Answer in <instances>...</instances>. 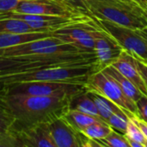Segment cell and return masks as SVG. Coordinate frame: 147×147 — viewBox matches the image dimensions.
<instances>
[{"label":"cell","instance_id":"cell-35","mask_svg":"<svg viewBox=\"0 0 147 147\" xmlns=\"http://www.w3.org/2000/svg\"><path fill=\"white\" fill-rule=\"evenodd\" d=\"M129 143V146L130 147H143V146L136 141H133V140H127Z\"/></svg>","mask_w":147,"mask_h":147},{"label":"cell","instance_id":"cell-18","mask_svg":"<svg viewBox=\"0 0 147 147\" xmlns=\"http://www.w3.org/2000/svg\"><path fill=\"white\" fill-rule=\"evenodd\" d=\"M104 71H106L109 75H110L121 86L122 91L125 93L127 96H128L131 100L134 102H137L143 94L140 92V90L127 78H125L121 73H120L114 66L109 65L106 68L102 69Z\"/></svg>","mask_w":147,"mask_h":147},{"label":"cell","instance_id":"cell-17","mask_svg":"<svg viewBox=\"0 0 147 147\" xmlns=\"http://www.w3.org/2000/svg\"><path fill=\"white\" fill-rule=\"evenodd\" d=\"M69 109L77 110L92 116L99 117L96 103L86 90L76 94L70 99Z\"/></svg>","mask_w":147,"mask_h":147},{"label":"cell","instance_id":"cell-5","mask_svg":"<svg viewBox=\"0 0 147 147\" xmlns=\"http://www.w3.org/2000/svg\"><path fill=\"white\" fill-rule=\"evenodd\" d=\"M104 32L105 30L99 24L97 18L89 15L52 32L51 35L79 49L95 52L96 40Z\"/></svg>","mask_w":147,"mask_h":147},{"label":"cell","instance_id":"cell-21","mask_svg":"<svg viewBox=\"0 0 147 147\" xmlns=\"http://www.w3.org/2000/svg\"><path fill=\"white\" fill-rule=\"evenodd\" d=\"M34 32L24 21L10 17L4 16L0 17V33H32Z\"/></svg>","mask_w":147,"mask_h":147},{"label":"cell","instance_id":"cell-1","mask_svg":"<svg viewBox=\"0 0 147 147\" xmlns=\"http://www.w3.org/2000/svg\"><path fill=\"white\" fill-rule=\"evenodd\" d=\"M0 98L16 119L14 129L50 123L69 109L70 97L3 95Z\"/></svg>","mask_w":147,"mask_h":147},{"label":"cell","instance_id":"cell-11","mask_svg":"<svg viewBox=\"0 0 147 147\" xmlns=\"http://www.w3.org/2000/svg\"><path fill=\"white\" fill-rule=\"evenodd\" d=\"M90 14H85L79 16L65 17L58 16L35 15V14H21L9 12V16L24 21L34 32L52 33L60 28L65 27L78 20L84 18Z\"/></svg>","mask_w":147,"mask_h":147},{"label":"cell","instance_id":"cell-9","mask_svg":"<svg viewBox=\"0 0 147 147\" xmlns=\"http://www.w3.org/2000/svg\"><path fill=\"white\" fill-rule=\"evenodd\" d=\"M97 18V17H96ZM101 27L123 48L147 63V44L136 29L127 28L107 20L97 18Z\"/></svg>","mask_w":147,"mask_h":147},{"label":"cell","instance_id":"cell-13","mask_svg":"<svg viewBox=\"0 0 147 147\" xmlns=\"http://www.w3.org/2000/svg\"><path fill=\"white\" fill-rule=\"evenodd\" d=\"M124 48L106 31L95 42L94 51L100 70L111 65L123 52Z\"/></svg>","mask_w":147,"mask_h":147},{"label":"cell","instance_id":"cell-33","mask_svg":"<svg viewBox=\"0 0 147 147\" xmlns=\"http://www.w3.org/2000/svg\"><path fill=\"white\" fill-rule=\"evenodd\" d=\"M137 30V32L145 39V40H146V42L147 44V26L146 28H141V29H136Z\"/></svg>","mask_w":147,"mask_h":147},{"label":"cell","instance_id":"cell-6","mask_svg":"<svg viewBox=\"0 0 147 147\" xmlns=\"http://www.w3.org/2000/svg\"><path fill=\"white\" fill-rule=\"evenodd\" d=\"M84 90L85 88L83 84L53 81H30L0 85V94L3 95L59 96L70 98Z\"/></svg>","mask_w":147,"mask_h":147},{"label":"cell","instance_id":"cell-36","mask_svg":"<svg viewBox=\"0 0 147 147\" xmlns=\"http://www.w3.org/2000/svg\"><path fill=\"white\" fill-rule=\"evenodd\" d=\"M9 13H4V12H0V17H4V16H8Z\"/></svg>","mask_w":147,"mask_h":147},{"label":"cell","instance_id":"cell-24","mask_svg":"<svg viewBox=\"0 0 147 147\" xmlns=\"http://www.w3.org/2000/svg\"><path fill=\"white\" fill-rule=\"evenodd\" d=\"M16 119L0 98V134L14 129Z\"/></svg>","mask_w":147,"mask_h":147},{"label":"cell","instance_id":"cell-37","mask_svg":"<svg viewBox=\"0 0 147 147\" xmlns=\"http://www.w3.org/2000/svg\"><path fill=\"white\" fill-rule=\"evenodd\" d=\"M139 3H147V0H136Z\"/></svg>","mask_w":147,"mask_h":147},{"label":"cell","instance_id":"cell-26","mask_svg":"<svg viewBox=\"0 0 147 147\" xmlns=\"http://www.w3.org/2000/svg\"><path fill=\"white\" fill-rule=\"evenodd\" d=\"M101 141L105 145L106 147H130L125 135L118 134L114 129H112L109 135Z\"/></svg>","mask_w":147,"mask_h":147},{"label":"cell","instance_id":"cell-4","mask_svg":"<svg viewBox=\"0 0 147 147\" xmlns=\"http://www.w3.org/2000/svg\"><path fill=\"white\" fill-rule=\"evenodd\" d=\"M86 10L97 18L133 29H141L147 26L141 6L136 0L97 1L87 5Z\"/></svg>","mask_w":147,"mask_h":147},{"label":"cell","instance_id":"cell-34","mask_svg":"<svg viewBox=\"0 0 147 147\" xmlns=\"http://www.w3.org/2000/svg\"><path fill=\"white\" fill-rule=\"evenodd\" d=\"M138 3H139V2H138ZM140 3V5L141 6L143 14H144L146 19L147 20V3Z\"/></svg>","mask_w":147,"mask_h":147},{"label":"cell","instance_id":"cell-29","mask_svg":"<svg viewBox=\"0 0 147 147\" xmlns=\"http://www.w3.org/2000/svg\"><path fill=\"white\" fill-rule=\"evenodd\" d=\"M22 0H0V12L9 13L13 11Z\"/></svg>","mask_w":147,"mask_h":147},{"label":"cell","instance_id":"cell-32","mask_svg":"<svg viewBox=\"0 0 147 147\" xmlns=\"http://www.w3.org/2000/svg\"><path fill=\"white\" fill-rule=\"evenodd\" d=\"M135 122H136V124L139 126V127L140 128V130L142 131V133H143V134H144V136H145V138H146V140L147 141V122L146 121H143V120H141L140 118H139L137 115H133L132 116H130Z\"/></svg>","mask_w":147,"mask_h":147},{"label":"cell","instance_id":"cell-22","mask_svg":"<svg viewBox=\"0 0 147 147\" xmlns=\"http://www.w3.org/2000/svg\"><path fill=\"white\" fill-rule=\"evenodd\" d=\"M112 128L106 121H97L84 128L81 133L91 140H102L109 135Z\"/></svg>","mask_w":147,"mask_h":147},{"label":"cell","instance_id":"cell-27","mask_svg":"<svg viewBox=\"0 0 147 147\" xmlns=\"http://www.w3.org/2000/svg\"><path fill=\"white\" fill-rule=\"evenodd\" d=\"M0 147H22V145L16 132L13 129L0 134Z\"/></svg>","mask_w":147,"mask_h":147},{"label":"cell","instance_id":"cell-30","mask_svg":"<svg viewBox=\"0 0 147 147\" xmlns=\"http://www.w3.org/2000/svg\"><path fill=\"white\" fill-rule=\"evenodd\" d=\"M134 58H135V61H136V65H137L139 72H140L147 89V63L135 56H134Z\"/></svg>","mask_w":147,"mask_h":147},{"label":"cell","instance_id":"cell-3","mask_svg":"<svg viewBox=\"0 0 147 147\" xmlns=\"http://www.w3.org/2000/svg\"><path fill=\"white\" fill-rule=\"evenodd\" d=\"M100 71L97 63L40 67L23 72L0 77V85L30 81H53L84 85L89 76Z\"/></svg>","mask_w":147,"mask_h":147},{"label":"cell","instance_id":"cell-28","mask_svg":"<svg viewBox=\"0 0 147 147\" xmlns=\"http://www.w3.org/2000/svg\"><path fill=\"white\" fill-rule=\"evenodd\" d=\"M136 106L138 109L137 116L147 122V96L143 95L136 102Z\"/></svg>","mask_w":147,"mask_h":147},{"label":"cell","instance_id":"cell-14","mask_svg":"<svg viewBox=\"0 0 147 147\" xmlns=\"http://www.w3.org/2000/svg\"><path fill=\"white\" fill-rule=\"evenodd\" d=\"M14 130L16 132L22 147H55L47 123Z\"/></svg>","mask_w":147,"mask_h":147},{"label":"cell","instance_id":"cell-25","mask_svg":"<svg viewBox=\"0 0 147 147\" xmlns=\"http://www.w3.org/2000/svg\"><path fill=\"white\" fill-rule=\"evenodd\" d=\"M124 135L127 140L136 141V142L141 144L143 147H147V141L142 131L140 130L139 126L136 124V122L131 117L128 121L127 130H126Z\"/></svg>","mask_w":147,"mask_h":147},{"label":"cell","instance_id":"cell-23","mask_svg":"<svg viewBox=\"0 0 147 147\" xmlns=\"http://www.w3.org/2000/svg\"><path fill=\"white\" fill-rule=\"evenodd\" d=\"M134 114L127 110H122L117 113L113 114L107 121V123L110 126V127L115 131H119L125 134L127 130V127L128 124V121L130 120V116H132Z\"/></svg>","mask_w":147,"mask_h":147},{"label":"cell","instance_id":"cell-7","mask_svg":"<svg viewBox=\"0 0 147 147\" xmlns=\"http://www.w3.org/2000/svg\"><path fill=\"white\" fill-rule=\"evenodd\" d=\"M84 88L87 91L102 95L123 109L135 115H138L136 102L127 96L119 84L103 70L90 74L84 84Z\"/></svg>","mask_w":147,"mask_h":147},{"label":"cell","instance_id":"cell-12","mask_svg":"<svg viewBox=\"0 0 147 147\" xmlns=\"http://www.w3.org/2000/svg\"><path fill=\"white\" fill-rule=\"evenodd\" d=\"M54 65H64L55 61L40 60L20 57H0V77L23 72L40 67Z\"/></svg>","mask_w":147,"mask_h":147},{"label":"cell","instance_id":"cell-10","mask_svg":"<svg viewBox=\"0 0 147 147\" xmlns=\"http://www.w3.org/2000/svg\"><path fill=\"white\" fill-rule=\"evenodd\" d=\"M55 147H86L89 138L75 129L63 116L47 124Z\"/></svg>","mask_w":147,"mask_h":147},{"label":"cell","instance_id":"cell-31","mask_svg":"<svg viewBox=\"0 0 147 147\" xmlns=\"http://www.w3.org/2000/svg\"><path fill=\"white\" fill-rule=\"evenodd\" d=\"M66 1L71 3L74 6H76L77 8L87 12V10H86V6L87 5H89L91 3L97 2V1H102V0H66Z\"/></svg>","mask_w":147,"mask_h":147},{"label":"cell","instance_id":"cell-15","mask_svg":"<svg viewBox=\"0 0 147 147\" xmlns=\"http://www.w3.org/2000/svg\"><path fill=\"white\" fill-rule=\"evenodd\" d=\"M111 65L114 66L125 78L130 80L143 95L147 96L146 87L139 72L135 58L132 53L123 50L119 58Z\"/></svg>","mask_w":147,"mask_h":147},{"label":"cell","instance_id":"cell-20","mask_svg":"<svg viewBox=\"0 0 147 147\" xmlns=\"http://www.w3.org/2000/svg\"><path fill=\"white\" fill-rule=\"evenodd\" d=\"M90 96L92 97V99L94 100L99 116L104 120L106 122L108 121V119L115 113L120 112L124 110L122 108L119 107L117 104H115L114 102H112L111 100L104 97L102 95L94 93V92H89Z\"/></svg>","mask_w":147,"mask_h":147},{"label":"cell","instance_id":"cell-2","mask_svg":"<svg viewBox=\"0 0 147 147\" xmlns=\"http://www.w3.org/2000/svg\"><path fill=\"white\" fill-rule=\"evenodd\" d=\"M0 57L50 60L64 65H92L97 63L95 52L79 49L52 35L1 49Z\"/></svg>","mask_w":147,"mask_h":147},{"label":"cell","instance_id":"cell-19","mask_svg":"<svg viewBox=\"0 0 147 147\" xmlns=\"http://www.w3.org/2000/svg\"><path fill=\"white\" fill-rule=\"evenodd\" d=\"M64 117L75 129H77L79 132H81L84 128H85L92 123L97 121H105L102 118L92 116L73 109H68L65 113Z\"/></svg>","mask_w":147,"mask_h":147},{"label":"cell","instance_id":"cell-8","mask_svg":"<svg viewBox=\"0 0 147 147\" xmlns=\"http://www.w3.org/2000/svg\"><path fill=\"white\" fill-rule=\"evenodd\" d=\"M11 12L65 17H74L89 14L66 0H22Z\"/></svg>","mask_w":147,"mask_h":147},{"label":"cell","instance_id":"cell-16","mask_svg":"<svg viewBox=\"0 0 147 147\" xmlns=\"http://www.w3.org/2000/svg\"><path fill=\"white\" fill-rule=\"evenodd\" d=\"M49 36H51V33L47 32H32L22 34L0 33V50Z\"/></svg>","mask_w":147,"mask_h":147}]
</instances>
